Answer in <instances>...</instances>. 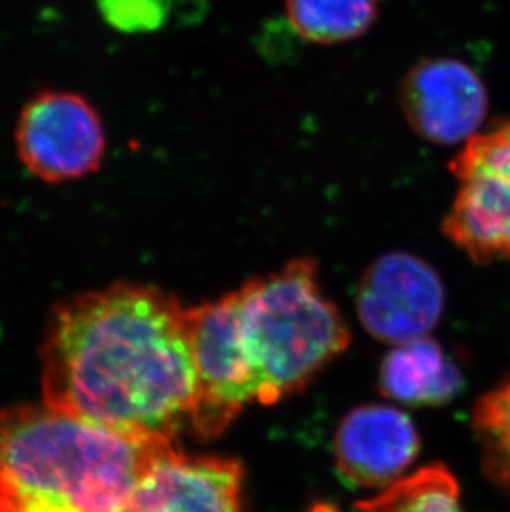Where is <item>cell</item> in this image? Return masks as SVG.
Wrapping results in <instances>:
<instances>
[{"label": "cell", "mask_w": 510, "mask_h": 512, "mask_svg": "<svg viewBox=\"0 0 510 512\" xmlns=\"http://www.w3.org/2000/svg\"><path fill=\"white\" fill-rule=\"evenodd\" d=\"M45 405L123 435L174 440L189 423L196 368L188 309L153 285L73 295L45 330Z\"/></svg>", "instance_id": "6da1fadb"}, {"label": "cell", "mask_w": 510, "mask_h": 512, "mask_svg": "<svg viewBox=\"0 0 510 512\" xmlns=\"http://www.w3.org/2000/svg\"><path fill=\"white\" fill-rule=\"evenodd\" d=\"M174 440L123 435L53 410H0V512H120Z\"/></svg>", "instance_id": "7a4b0ae2"}, {"label": "cell", "mask_w": 510, "mask_h": 512, "mask_svg": "<svg viewBox=\"0 0 510 512\" xmlns=\"http://www.w3.org/2000/svg\"><path fill=\"white\" fill-rule=\"evenodd\" d=\"M234 295L255 401L262 405L299 392L348 347L347 324L308 259L252 279Z\"/></svg>", "instance_id": "3957f363"}, {"label": "cell", "mask_w": 510, "mask_h": 512, "mask_svg": "<svg viewBox=\"0 0 510 512\" xmlns=\"http://www.w3.org/2000/svg\"><path fill=\"white\" fill-rule=\"evenodd\" d=\"M451 171L458 193L444 234L472 261H510V123L472 136Z\"/></svg>", "instance_id": "277c9868"}, {"label": "cell", "mask_w": 510, "mask_h": 512, "mask_svg": "<svg viewBox=\"0 0 510 512\" xmlns=\"http://www.w3.org/2000/svg\"><path fill=\"white\" fill-rule=\"evenodd\" d=\"M196 368V397L189 425L201 438L227 430L242 408L255 401L254 378L242 343L234 292L188 309Z\"/></svg>", "instance_id": "5b68a950"}, {"label": "cell", "mask_w": 510, "mask_h": 512, "mask_svg": "<svg viewBox=\"0 0 510 512\" xmlns=\"http://www.w3.org/2000/svg\"><path fill=\"white\" fill-rule=\"evenodd\" d=\"M15 143L22 165L45 183L95 173L105 156L97 110L77 93L42 92L20 113Z\"/></svg>", "instance_id": "8992f818"}, {"label": "cell", "mask_w": 510, "mask_h": 512, "mask_svg": "<svg viewBox=\"0 0 510 512\" xmlns=\"http://www.w3.org/2000/svg\"><path fill=\"white\" fill-rule=\"evenodd\" d=\"M357 309L363 327L380 342L424 339L443 314V282L419 257L391 252L366 269Z\"/></svg>", "instance_id": "52a82bcc"}, {"label": "cell", "mask_w": 510, "mask_h": 512, "mask_svg": "<svg viewBox=\"0 0 510 512\" xmlns=\"http://www.w3.org/2000/svg\"><path fill=\"white\" fill-rule=\"evenodd\" d=\"M401 107L424 140L456 145L477 135L489 102L484 83L471 67L453 58H434L406 75Z\"/></svg>", "instance_id": "ba28073f"}, {"label": "cell", "mask_w": 510, "mask_h": 512, "mask_svg": "<svg viewBox=\"0 0 510 512\" xmlns=\"http://www.w3.org/2000/svg\"><path fill=\"white\" fill-rule=\"evenodd\" d=\"M242 478L237 461L184 455L174 446L120 512H241Z\"/></svg>", "instance_id": "9c48e42d"}, {"label": "cell", "mask_w": 510, "mask_h": 512, "mask_svg": "<svg viewBox=\"0 0 510 512\" xmlns=\"http://www.w3.org/2000/svg\"><path fill=\"white\" fill-rule=\"evenodd\" d=\"M418 450L413 421L391 406L366 405L353 410L335 438L338 473L355 488H385L400 481Z\"/></svg>", "instance_id": "30bf717a"}, {"label": "cell", "mask_w": 510, "mask_h": 512, "mask_svg": "<svg viewBox=\"0 0 510 512\" xmlns=\"http://www.w3.org/2000/svg\"><path fill=\"white\" fill-rule=\"evenodd\" d=\"M462 385L459 368L428 337L396 345L381 365V392L406 405H443Z\"/></svg>", "instance_id": "8fae6325"}, {"label": "cell", "mask_w": 510, "mask_h": 512, "mask_svg": "<svg viewBox=\"0 0 510 512\" xmlns=\"http://www.w3.org/2000/svg\"><path fill=\"white\" fill-rule=\"evenodd\" d=\"M285 9L302 39L333 45L365 34L375 24L380 0H285Z\"/></svg>", "instance_id": "7c38bea8"}, {"label": "cell", "mask_w": 510, "mask_h": 512, "mask_svg": "<svg viewBox=\"0 0 510 512\" xmlns=\"http://www.w3.org/2000/svg\"><path fill=\"white\" fill-rule=\"evenodd\" d=\"M360 509L363 512H464L458 483L441 464L396 481L380 496L360 504Z\"/></svg>", "instance_id": "4fadbf2b"}, {"label": "cell", "mask_w": 510, "mask_h": 512, "mask_svg": "<svg viewBox=\"0 0 510 512\" xmlns=\"http://www.w3.org/2000/svg\"><path fill=\"white\" fill-rule=\"evenodd\" d=\"M474 430L484 471L510 498V375L477 403Z\"/></svg>", "instance_id": "5bb4252c"}, {"label": "cell", "mask_w": 510, "mask_h": 512, "mask_svg": "<svg viewBox=\"0 0 510 512\" xmlns=\"http://www.w3.org/2000/svg\"><path fill=\"white\" fill-rule=\"evenodd\" d=\"M103 19L121 32H143L163 24L169 0H97Z\"/></svg>", "instance_id": "9a60e30c"}]
</instances>
